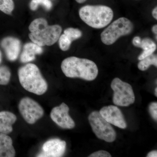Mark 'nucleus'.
I'll list each match as a JSON object with an SVG mask.
<instances>
[{
    "label": "nucleus",
    "instance_id": "nucleus-1",
    "mask_svg": "<svg viewBox=\"0 0 157 157\" xmlns=\"http://www.w3.org/2000/svg\"><path fill=\"white\" fill-rule=\"evenodd\" d=\"M61 67L67 77L80 78L87 81L94 80L99 72L94 62L75 56L65 59L62 62Z\"/></svg>",
    "mask_w": 157,
    "mask_h": 157
},
{
    "label": "nucleus",
    "instance_id": "nucleus-2",
    "mask_svg": "<svg viewBox=\"0 0 157 157\" xmlns=\"http://www.w3.org/2000/svg\"><path fill=\"white\" fill-rule=\"evenodd\" d=\"M31 32L29 37L31 41L39 46H50L56 43L62 32V28L58 25H49L43 18H37L33 21L29 26Z\"/></svg>",
    "mask_w": 157,
    "mask_h": 157
},
{
    "label": "nucleus",
    "instance_id": "nucleus-3",
    "mask_svg": "<svg viewBox=\"0 0 157 157\" xmlns=\"http://www.w3.org/2000/svg\"><path fill=\"white\" fill-rule=\"evenodd\" d=\"M18 76L21 86L28 91L37 95L47 91L48 84L36 65L28 63L23 66L18 70Z\"/></svg>",
    "mask_w": 157,
    "mask_h": 157
},
{
    "label": "nucleus",
    "instance_id": "nucleus-4",
    "mask_svg": "<svg viewBox=\"0 0 157 157\" xmlns=\"http://www.w3.org/2000/svg\"><path fill=\"white\" fill-rule=\"evenodd\" d=\"M80 18L93 28L100 29L107 26L113 17L112 9L105 6H86L79 10Z\"/></svg>",
    "mask_w": 157,
    "mask_h": 157
},
{
    "label": "nucleus",
    "instance_id": "nucleus-5",
    "mask_svg": "<svg viewBox=\"0 0 157 157\" xmlns=\"http://www.w3.org/2000/svg\"><path fill=\"white\" fill-rule=\"evenodd\" d=\"M134 28V25L130 20L120 17L103 31L101 34V41L105 45H112L120 37L132 33Z\"/></svg>",
    "mask_w": 157,
    "mask_h": 157
},
{
    "label": "nucleus",
    "instance_id": "nucleus-6",
    "mask_svg": "<svg viewBox=\"0 0 157 157\" xmlns=\"http://www.w3.org/2000/svg\"><path fill=\"white\" fill-rule=\"evenodd\" d=\"M88 119L93 132L98 138L107 142L115 140L117 135L115 131L99 112L93 111L89 116Z\"/></svg>",
    "mask_w": 157,
    "mask_h": 157
},
{
    "label": "nucleus",
    "instance_id": "nucleus-7",
    "mask_svg": "<svg viewBox=\"0 0 157 157\" xmlns=\"http://www.w3.org/2000/svg\"><path fill=\"white\" fill-rule=\"evenodd\" d=\"M111 88L113 91V102L117 106L128 107L135 102L134 91L129 83L115 78L111 82Z\"/></svg>",
    "mask_w": 157,
    "mask_h": 157
},
{
    "label": "nucleus",
    "instance_id": "nucleus-8",
    "mask_svg": "<svg viewBox=\"0 0 157 157\" xmlns=\"http://www.w3.org/2000/svg\"><path fill=\"white\" fill-rule=\"evenodd\" d=\"M21 114L27 123L34 124L44 115V110L36 101L29 98H22L19 103Z\"/></svg>",
    "mask_w": 157,
    "mask_h": 157
},
{
    "label": "nucleus",
    "instance_id": "nucleus-9",
    "mask_svg": "<svg viewBox=\"0 0 157 157\" xmlns=\"http://www.w3.org/2000/svg\"><path fill=\"white\" fill-rule=\"evenodd\" d=\"M69 107L64 103L54 107L50 113V117L52 121L60 128L71 129L75 126V122L69 115Z\"/></svg>",
    "mask_w": 157,
    "mask_h": 157
},
{
    "label": "nucleus",
    "instance_id": "nucleus-10",
    "mask_svg": "<svg viewBox=\"0 0 157 157\" xmlns=\"http://www.w3.org/2000/svg\"><path fill=\"white\" fill-rule=\"evenodd\" d=\"M99 113L101 116L109 124L120 128H126L127 124L123 114L117 106H105L101 108Z\"/></svg>",
    "mask_w": 157,
    "mask_h": 157
},
{
    "label": "nucleus",
    "instance_id": "nucleus-11",
    "mask_svg": "<svg viewBox=\"0 0 157 157\" xmlns=\"http://www.w3.org/2000/svg\"><path fill=\"white\" fill-rule=\"evenodd\" d=\"M67 144L58 138L46 141L42 147V151L37 155L39 157H60L64 154Z\"/></svg>",
    "mask_w": 157,
    "mask_h": 157
},
{
    "label": "nucleus",
    "instance_id": "nucleus-12",
    "mask_svg": "<svg viewBox=\"0 0 157 157\" xmlns=\"http://www.w3.org/2000/svg\"><path fill=\"white\" fill-rule=\"evenodd\" d=\"M1 45L9 60L13 62L17 59L21 49L19 39L13 37H6L1 41Z\"/></svg>",
    "mask_w": 157,
    "mask_h": 157
},
{
    "label": "nucleus",
    "instance_id": "nucleus-13",
    "mask_svg": "<svg viewBox=\"0 0 157 157\" xmlns=\"http://www.w3.org/2000/svg\"><path fill=\"white\" fill-rule=\"evenodd\" d=\"M132 42L135 47L141 48L143 50V52L138 56V59L139 60L151 55L156 49L155 43L149 38L141 39L140 37L136 36L133 39Z\"/></svg>",
    "mask_w": 157,
    "mask_h": 157
},
{
    "label": "nucleus",
    "instance_id": "nucleus-14",
    "mask_svg": "<svg viewBox=\"0 0 157 157\" xmlns=\"http://www.w3.org/2000/svg\"><path fill=\"white\" fill-rule=\"evenodd\" d=\"M43 49L41 46L34 42H29L24 45L22 52L21 55V63H27L33 61L36 59V56L41 54Z\"/></svg>",
    "mask_w": 157,
    "mask_h": 157
},
{
    "label": "nucleus",
    "instance_id": "nucleus-15",
    "mask_svg": "<svg viewBox=\"0 0 157 157\" xmlns=\"http://www.w3.org/2000/svg\"><path fill=\"white\" fill-rule=\"evenodd\" d=\"M16 115L9 111L0 112V133L9 134L13 131L12 125L16 122Z\"/></svg>",
    "mask_w": 157,
    "mask_h": 157
},
{
    "label": "nucleus",
    "instance_id": "nucleus-16",
    "mask_svg": "<svg viewBox=\"0 0 157 157\" xmlns=\"http://www.w3.org/2000/svg\"><path fill=\"white\" fill-rule=\"evenodd\" d=\"M15 151L11 137L0 133V157H14Z\"/></svg>",
    "mask_w": 157,
    "mask_h": 157
},
{
    "label": "nucleus",
    "instance_id": "nucleus-17",
    "mask_svg": "<svg viewBox=\"0 0 157 157\" xmlns=\"http://www.w3.org/2000/svg\"><path fill=\"white\" fill-rule=\"evenodd\" d=\"M151 65L157 67V55L153 53L140 60L137 65V67L139 70L143 71L147 70Z\"/></svg>",
    "mask_w": 157,
    "mask_h": 157
},
{
    "label": "nucleus",
    "instance_id": "nucleus-18",
    "mask_svg": "<svg viewBox=\"0 0 157 157\" xmlns=\"http://www.w3.org/2000/svg\"><path fill=\"white\" fill-rule=\"evenodd\" d=\"M11 73L9 68L6 66L0 67V85H6L9 83Z\"/></svg>",
    "mask_w": 157,
    "mask_h": 157
},
{
    "label": "nucleus",
    "instance_id": "nucleus-19",
    "mask_svg": "<svg viewBox=\"0 0 157 157\" xmlns=\"http://www.w3.org/2000/svg\"><path fill=\"white\" fill-rule=\"evenodd\" d=\"M14 8V3L12 0H0V11L5 14H11Z\"/></svg>",
    "mask_w": 157,
    "mask_h": 157
},
{
    "label": "nucleus",
    "instance_id": "nucleus-20",
    "mask_svg": "<svg viewBox=\"0 0 157 157\" xmlns=\"http://www.w3.org/2000/svg\"><path fill=\"white\" fill-rule=\"evenodd\" d=\"M64 34L66 35L72 42L79 39L82 36V33L80 30L73 28H69L66 29L64 31Z\"/></svg>",
    "mask_w": 157,
    "mask_h": 157
},
{
    "label": "nucleus",
    "instance_id": "nucleus-21",
    "mask_svg": "<svg viewBox=\"0 0 157 157\" xmlns=\"http://www.w3.org/2000/svg\"><path fill=\"white\" fill-rule=\"evenodd\" d=\"M58 40L59 46L62 50L67 51L69 50L72 42L66 35L63 34L60 36Z\"/></svg>",
    "mask_w": 157,
    "mask_h": 157
},
{
    "label": "nucleus",
    "instance_id": "nucleus-22",
    "mask_svg": "<svg viewBox=\"0 0 157 157\" xmlns=\"http://www.w3.org/2000/svg\"><path fill=\"white\" fill-rule=\"evenodd\" d=\"M149 111L151 115L156 121H157V103L152 102L149 106Z\"/></svg>",
    "mask_w": 157,
    "mask_h": 157
},
{
    "label": "nucleus",
    "instance_id": "nucleus-23",
    "mask_svg": "<svg viewBox=\"0 0 157 157\" xmlns=\"http://www.w3.org/2000/svg\"><path fill=\"white\" fill-rule=\"evenodd\" d=\"M38 5H42L46 10L51 9L52 5L50 0H35Z\"/></svg>",
    "mask_w": 157,
    "mask_h": 157
},
{
    "label": "nucleus",
    "instance_id": "nucleus-24",
    "mask_svg": "<svg viewBox=\"0 0 157 157\" xmlns=\"http://www.w3.org/2000/svg\"><path fill=\"white\" fill-rule=\"evenodd\" d=\"M89 157H111V155L108 152L101 150L96 151L90 155Z\"/></svg>",
    "mask_w": 157,
    "mask_h": 157
},
{
    "label": "nucleus",
    "instance_id": "nucleus-25",
    "mask_svg": "<svg viewBox=\"0 0 157 157\" xmlns=\"http://www.w3.org/2000/svg\"><path fill=\"white\" fill-rule=\"evenodd\" d=\"M39 5L36 2V1L35 0H32L30 3V8L31 10L33 11H36L38 9V7H39Z\"/></svg>",
    "mask_w": 157,
    "mask_h": 157
},
{
    "label": "nucleus",
    "instance_id": "nucleus-26",
    "mask_svg": "<svg viewBox=\"0 0 157 157\" xmlns=\"http://www.w3.org/2000/svg\"><path fill=\"white\" fill-rule=\"evenodd\" d=\"M147 157H157V151L156 150L152 151L150 152L147 156Z\"/></svg>",
    "mask_w": 157,
    "mask_h": 157
},
{
    "label": "nucleus",
    "instance_id": "nucleus-27",
    "mask_svg": "<svg viewBox=\"0 0 157 157\" xmlns=\"http://www.w3.org/2000/svg\"><path fill=\"white\" fill-rule=\"evenodd\" d=\"M152 14L153 17H154L155 19L157 20V7H155L152 12Z\"/></svg>",
    "mask_w": 157,
    "mask_h": 157
},
{
    "label": "nucleus",
    "instance_id": "nucleus-28",
    "mask_svg": "<svg viewBox=\"0 0 157 157\" xmlns=\"http://www.w3.org/2000/svg\"><path fill=\"white\" fill-rule=\"evenodd\" d=\"M152 31L157 36V25H154L152 28Z\"/></svg>",
    "mask_w": 157,
    "mask_h": 157
},
{
    "label": "nucleus",
    "instance_id": "nucleus-29",
    "mask_svg": "<svg viewBox=\"0 0 157 157\" xmlns=\"http://www.w3.org/2000/svg\"><path fill=\"white\" fill-rule=\"evenodd\" d=\"M86 0H76L77 3H79V4H82L85 2Z\"/></svg>",
    "mask_w": 157,
    "mask_h": 157
},
{
    "label": "nucleus",
    "instance_id": "nucleus-30",
    "mask_svg": "<svg viewBox=\"0 0 157 157\" xmlns=\"http://www.w3.org/2000/svg\"><path fill=\"white\" fill-rule=\"evenodd\" d=\"M2 62V54L1 52V51H0V64H1V63Z\"/></svg>",
    "mask_w": 157,
    "mask_h": 157
},
{
    "label": "nucleus",
    "instance_id": "nucleus-31",
    "mask_svg": "<svg viewBox=\"0 0 157 157\" xmlns=\"http://www.w3.org/2000/svg\"><path fill=\"white\" fill-rule=\"evenodd\" d=\"M155 95L156 97H157V88L156 87L155 89Z\"/></svg>",
    "mask_w": 157,
    "mask_h": 157
}]
</instances>
